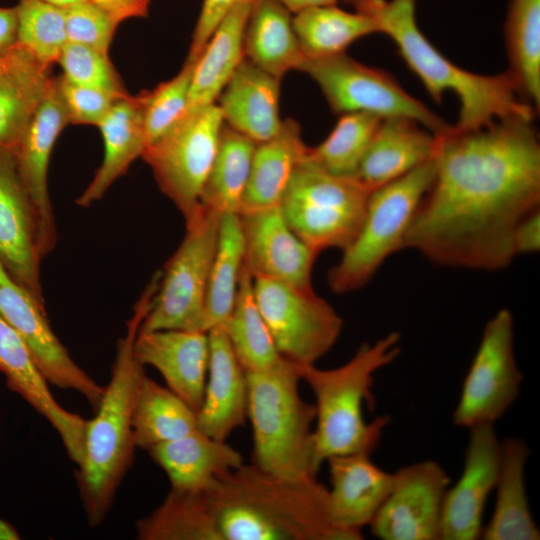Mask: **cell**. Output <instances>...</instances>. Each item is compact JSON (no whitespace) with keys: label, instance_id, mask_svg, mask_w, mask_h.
<instances>
[{"label":"cell","instance_id":"obj_14","mask_svg":"<svg viewBox=\"0 0 540 540\" xmlns=\"http://www.w3.org/2000/svg\"><path fill=\"white\" fill-rule=\"evenodd\" d=\"M0 315L15 329L49 384L80 393L95 412L104 386L70 356L53 332L41 305L0 264Z\"/></svg>","mask_w":540,"mask_h":540},{"label":"cell","instance_id":"obj_42","mask_svg":"<svg viewBox=\"0 0 540 540\" xmlns=\"http://www.w3.org/2000/svg\"><path fill=\"white\" fill-rule=\"evenodd\" d=\"M57 63L68 81L117 94H127L109 55L92 47L67 41Z\"/></svg>","mask_w":540,"mask_h":540},{"label":"cell","instance_id":"obj_44","mask_svg":"<svg viewBox=\"0 0 540 540\" xmlns=\"http://www.w3.org/2000/svg\"><path fill=\"white\" fill-rule=\"evenodd\" d=\"M59 88L66 106L69 123L95 125L102 121L113 105L127 94L78 85L58 76Z\"/></svg>","mask_w":540,"mask_h":540},{"label":"cell","instance_id":"obj_49","mask_svg":"<svg viewBox=\"0 0 540 540\" xmlns=\"http://www.w3.org/2000/svg\"><path fill=\"white\" fill-rule=\"evenodd\" d=\"M290 13L296 14L301 11L326 5L337 4V0H277Z\"/></svg>","mask_w":540,"mask_h":540},{"label":"cell","instance_id":"obj_5","mask_svg":"<svg viewBox=\"0 0 540 540\" xmlns=\"http://www.w3.org/2000/svg\"><path fill=\"white\" fill-rule=\"evenodd\" d=\"M400 339L398 332H390L374 343H362L346 363L336 368H301V378L315 397L314 462L318 470L330 457L371 455L377 449L390 418L378 416L368 423L363 405L374 403V375L399 356Z\"/></svg>","mask_w":540,"mask_h":540},{"label":"cell","instance_id":"obj_32","mask_svg":"<svg viewBox=\"0 0 540 540\" xmlns=\"http://www.w3.org/2000/svg\"><path fill=\"white\" fill-rule=\"evenodd\" d=\"M252 1L234 6L209 38L194 66L187 110L214 104L244 59V32Z\"/></svg>","mask_w":540,"mask_h":540},{"label":"cell","instance_id":"obj_41","mask_svg":"<svg viewBox=\"0 0 540 540\" xmlns=\"http://www.w3.org/2000/svg\"><path fill=\"white\" fill-rule=\"evenodd\" d=\"M195 63L186 60L174 77L152 90L139 93L148 145L167 132L186 112Z\"/></svg>","mask_w":540,"mask_h":540},{"label":"cell","instance_id":"obj_3","mask_svg":"<svg viewBox=\"0 0 540 540\" xmlns=\"http://www.w3.org/2000/svg\"><path fill=\"white\" fill-rule=\"evenodd\" d=\"M161 270L154 273L136 302L118 340L111 378L104 387L95 416L87 420L84 457L78 467L77 483L91 526L102 523L116 491L133 464L136 448L132 414L144 366L134 353V342L143 319L152 306Z\"/></svg>","mask_w":540,"mask_h":540},{"label":"cell","instance_id":"obj_24","mask_svg":"<svg viewBox=\"0 0 540 540\" xmlns=\"http://www.w3.org/2000/svg\"><path fill=\"white\" fill-rule=\"evenodd\" d=\"M280 86L281 79L244 57L215 102L224 124L256 144L272 138L282 123Z\"/></svg>","mask_w":540,"mask_h":540},{"label":"cell","instance_id":"obj_19","mask_svg":"<svg viewBox=\"0 0 540 540\" xmlns=\"http://www.w3.org/2000/svg\"><path fill=\"white\" fill-rule=\"evenodd\" d=\"M34 210L14 153L0 150V264L41 305L45 299Z\"/></svg>","mask_w":540,"mask_h":540},{"label":"cell","instance_id":"obj_35","mask_svg":"<svg viewBox=\"0 0 540 540\" xmlns=\"http://www.w3.org/2000/svg\"><path fill=\"white\" fill-rule=\"evenodd\" d=\"M256 143L223 125L218 148L200 195L203 208L238 213Z\"/></svg>","mask_w":540,"mask_h":540},{"label":"cell","instance_id":"obj_13","mask_svg":"<svg viewBox=\"0 0 540 540\" xmlns=\"http://www.w3.org/2000/svg\"><path fill=\"white\" fill-rule=\"evenodd\" d=\"M523 374L514 352V318L500 309L485 325L453 413L456 426L494 424L516 401Z\"/></svg>","mask_w":540,"mask_h":540},{"label":"cell","instance_id":"obj_7","mask_svg":"<svg viewBox=\"0 0 540 540\" xmlns=\"http://www.w3.org/2000/svg\"><path fill=\"white\" fill-rule=\"evenodd\" d=\"M435 172L433 157L409 173L371 191L362 225L342 250L337 264L327 272L336 294L364 287L381 265L404 249V240L415 211Z\"/></svg>","mask_w":540,"mask_h":540},{"label":"cell","instance_id":"obj_48","mask_svg":"<svg viewBox=\"0 0 540 540\" xmlns=\"http://www.w3.org/2000/svg\"><path fill=\"white\" fill-rule=\"evenodd\" d=\"M18 17L14 7H0V55L17 44Z\"/></svg>","mask_w":540,"mask_h":540},{"label":"cell","instance_id":"obj_8","mask_svg":"<svg viewBox=\"0 0 540 540\" xmlns=\"http://www.w3.org/2000/svg\"><path fill=\"white\" fill-rule=\"evenodd\" d=\"M370 193L355 177L327 173L304 154L279 207L295 234L319 255L331 248L342 251L353 241Z\"/></svg>","mask_w":540,"mask_h":540},{"label":"cell","instance_id":"obj_10","mask_svg":"<svg viewBox=\"0 0 540 540\" xmlns=\"http://www.w3.org/2000/svg\"><path fill=\"white\" fill-rule=\"evenodd\" d=\"M224 122L216 103L188 109L142 158L161 191L185 223L201 210L200 195L214 160Z\"/></svg>","mask_w":540,"mask_h":540},{"label":"cell","instance_id":"obj_38","mask_svg":"<svg viewBox=\"0 0 540 540\" xmlns=\"http://www.w3.org/2000/svg\"><path fill=\"white\" fill-rule=\"evenodd\" d=\"M504 35L510 68L525 100L540 107V0H512Z\"/></svg>","mask_w":540,"mask_h":540},{"label":"cell","instance_id":"obj_17","mask_svg":"<svg viewBox=\"0 0 540 540\" xmlns=\"http://www.w3.org/2000/svg\"><path fill=\"white\" fill-rule=\"evenodd\" d=\"M469 430L461 476L444 497L439 540L480 538L486 500L497 482L501 441L494 424Z\"/></svg>","mask_w":540,"mask_h":540},{"label":"cell","instance_id":"obj_22","mask_svg":"<svg viewBox=\"0 0 540 540\" xmlns=\"http://www.w3.org/2000/svg\"><path fill=\"white\" fill-rule=\"evenodd\" d=\"M326 461L331 483L327 493L329 520L336 528L363 538L361 529L370 525L389 495L394 473L380 469L366 453L338 455Z\"/></svg>","mask_w":540,"mask_h":540},{"label":"cell","instance_id":"obj_34","mask_svg":"<svg viewBox=\"0 0 540 540\" xmlns=\"http://www.w3.org/2000/svg\"><path fill=\"white\" fill-rule=\"evenodd\" d=\"M293 28L306 58H323L345 53L355 41L378 33L368 16L349 12L337 4L310 8L293 16Z\"/></svg>","mask_w":540,"mask_h":540},{"label":"cell","instance_id":"obj_39","mask_svg":"<svg viewBox=\"0 0 540 540\" xmlns=\"http://www.w3.org/2000/svg\"><path fill=\"white\" fill-rule=\"evenodd\" d=\"M381 121L369 113L342 114L326 139L315 147H307L305 158L327 173L355 177Z\"/></svg>","mask_w":540,"mask_h":540},{"label":"cell","instance_id":"obj_9","mask_svg":"<svg viewBox=\"0 0 540 540\" xmlns=\"http://www.w3.org/2000/svg\"><path fill=\"white\" fill-rule=\"evenodd\" d=\"M220 216L202 207L185 223V236L161 270L141 332L167 329L207 332L205 301Z\"/></svg>","mask_w":540,"mask_h":540},{"label":"cell","instance_id":"obj_33","mask_svg":"<svg viewBox=\"0 0 540 540\" xmlns=\"http://www.w3.org/2000/svg\"><path fill=\"white\" fill-rule=\"evenodd\" d=\"M132 429L136 447L147 451L198 429L197 414L168 387L144 375L135 396Z\"/></svg>","mask_w":540,"mask_h":540},{"label":"cell","instance_id":"obj_45","mask_svg":"<svg viewBox=\"0 0 540 540\" xmlns=\"http://www.w3.org/2000/svg\"><path fill=\"white\" fill-rule=\"evenodd\" d=\"M243 1L247 0H203L186 60L197 61L219 23Z\"/></svg>","mask_w":540,"mask_h":540},{"label":"cell","instance_id":"obj_11","mask_svg":"<svg viewBox=\"0 0 540 540\" xmlns=\"http://www.w3.org/2000/svg\"><path fill=\"white\" fill-rule=\"evenodd\" d=\"M299 71L317 84L336 114L362 112L381 119L405 117L434 134L450 126L386 71L364 65L346 53L306 58Z\"/></svg>","mask_w":540,"mask_h":540},{"label":"cell","instance_id":"obj_20","mask_svg":"<svg viewBox=\"0 0 540 540\" xmlns=\"http://www.w3.org/2000/svg\"><path fill=\"white\" fill-rule=\"evenodd\" d=\"M0 372L7 386L43 416L58 433L69 458L79 467L84 457L87 420L63 408L15 329L0 315Z\"/></svg>","mask_w":540,"mask_h":540},{"label":"cell","instance_id":"obj_23","mask_svg":"<svg viewBox=\"0 0 540 540\" xmlns=\"http://www.w3.org/2000/svg\"><path fill=\"white\" fill-rule=\"evenodd\" d=\"M207 333L208 371L203 402L197 412V428L211 438L226 441L248 419L247 376L225 327L216 326Z\"/></svg>","mask_w":540,"mask_h":540},{"label":"cell","instance_id":"obj_47","mask_svg":"<svg viewBox=\"0 0 540 540\" xmlns=\"http://www.w3.org/2000/svg\"><path fill=\"white\" fill-rule=\"evenodd\" d=\"M112 14L120 23L149 14L150 0H90Z\"/></svg>","mask_w":540,"mask_h":540},{"label":"cell","instance_id":"obj_15","mask_svg":"<svg viewBox=\"0 0 540 540\" xmlns=\"http://www.w3.org/2000/svg\"><path fill=\"white\" fill-rule=\"evenodd\" d=\"M450 477L436 461L403 466L370 523L382 540H439L443 502Z\"/></svg>","mask_w":540,"mask_h":540},{"label":"cell","instance_id":"obj_27","mask_svg":"<svg viewBox=\"0 0 540 540\" xmlns=\"http://www.w3.org/2000/svg\"><path fill=\"white\" fill-rule=\"evenodd\" d=\"M104 142L103 161L85 190L77 198L81 207L100 200L111 185L142 157L148 146L140 95L118 100L97 126Z\"/></svg>","mask_w":540,"mask_h":540},{"label":"cell","instance_id":"obj_40","mask_svg":"<svg viewBox=\"0 0 540 540\" xmlns=\"http://www.w3.org/2000/svg\"><path fill=\"white\" fill-rule=\"evenodd\" d=\"M17 43L43 63H57L67 43L64 8L46 0H19Z\"/></svg>","mask_w":540,"mask_h":540},{"label":"cell","instance_id":"obj_1","mask_svg":"<svg viewBox=\"0 0 540 540\" xmlns=\"http://www.w3.org/2000/svg\"><path fill=\"white\" fill-rule=\"evenodd\" d=\"M433 180L404 240L431 262L497 271L516 254L518 223L540 209V141L532 118L436 133Z\"/></svg>","mask_w":540,"mask_h":540},{"label":"cell","instance_id":"obj_2","mask_svg":"<svg viewBox=\"0 0 540 540\" xmlns=\"http://www.w3.org/2000/svg\"><path fill=\"white\" fill-rule=\"evenodd\" d=\"M328 488L317 478L288 480L242 464L197 490L170 489L136 523L142 540H360L336 528Z\"/></svg>","mask_w":540,"mask_h":540},{"label":"cell","instance_id":"obj_4","mask_svg":"<svg viewBox=\"0 0 540 540\" xmlns=\"http://www.w3.org/2000/svg\"><path fill=\"white\" fill-rule=\"evenodd\" d=\"M371 18L395 43L400 57L421 80L427 93L441 103L446 92L459 102L456 128H474L498 119L532 118L536 111L508 72L481 75L446 58L422 33L416 21V0H345Z\"/></svg>","mask_w":540,"mask_h":540},{"label":"cell","instance_id":"obj_18","mask_svg":"<svg viewBox=\"0 0 540 540\" xmlns=\"http://www.w3.org/2000/svg\"><path fill=\"white\" fill-rule=\"evenodd\" d=\"M244 239V263L252 276L312 289L318 254L291 229L278 206L238 213Z\"/></svg>","mask_w":540,"mask_h":540},{"label":"cell","instance_id":"obj_25","mask_svg":"<svg viewBox=\"0 0 540 540\" xmlns=\"http://www.w3.org/2000/svg\"><path fill=\"white\" fill-rule=\"evenodd\" d=\"M435 143V134L415 120L382 119L355 178L372 191L430 160Z\"/></svg>","mask_w":540,"mask_h":540},{"label":"cell","instance_id":"obj_36","mask_svg":"<svg viewBox=\"0 0 540 540\" xmlns=\"http://www.w3.org/2000/svg\"><path fill=\"white\" fill-rule=\"evenodd\" d=\"M224 327L245 372L270 369L283 358L258 308L253 291V276L245 263L234 307Z\"/></svg>","mask_w":540,"mask_h":540},{"label":"cell","instance_id":"obj_6","mask_svg":"<svg viewBox=\"0 0 540 540\" xmlns=\"http://www.w3.org/2000/svg\"><path fill=\"white\" fill-rule=\"evenodd\" d=\"M301 366L282 358L264 371L246 372L251 463L279 478H317L314 462V404L299 393Z\"/></svg>","mask_w":540,"mask_h":540},{"label":"cell","instance_id":"obj_16","mask_svg":"<svg viewBox=\"0 0 540 540\" xmlns=\"http://www.w3.org/2000/svg\"><path fill=\"white\" fill-rule=\"evenodd\" d=\"M69 124L58 76H53L14 151L20 179L34 210L38 249L42 259L54 249L57 242L55 219L48 192V166L54 144L62 130Z\"/></svg>","mask_w":540,"mask_h":540},{"label":"cell","instance_id":"obj_37","mask_svg":"<svg viewBox=\"0 0 540 540\" xmlns=\"http://www.w3.org/2000/svg\"><path fill=\"white\" fill-rule=\"evenodd\" d=\"M244 258L240 217L238 213H222L206 293L207 331L227 323L234 307Z\"/></svg>","mask_w":540,"mask_h":540},{"label":"cell","instance_id":"obj_30","mask_svg":"<svg viewBox=\"0 0 540 540\" xmlns=\"http://www.w3.org/2000/svg\"><path fill=\"white\" fill-rule=\"evenodd\" d=\"M530 455L527 443L517 437L501 441L493 514L481 537L485 540H539L526 495L524 471Z\"/></svg>","mask_w":540,"mask_h":540},{"label":"cell","instance_id":"obj_29","mask_svg":"<svg viewBox=\"0 0 540 540\" xmlns=\"http://www.w3.org/2000/svg\"><path fill=\"white\" fill-rule=\"evenodd\" d=\"M307 145L300 124L282 120L272 138L257 143L238 213L278 206Z\"/></svg>","mask_w":540,"mask_h":540},{"label":"cell","instance_id":"obj_28","mask_svg":"<svg viewBox=\"0 0 540 540\" xmlns=\"http://www.w3.org/2000/svg\"><path fill=\"white\" fill-rule=\"evenodd\" d=\"M147 452L166 473L171 489L178 491L201 489L216 476L244 463L242 454L233 446L198 429Z\"/></svg>","mask_w":540,"mask_h":540},{"label":"cell","instance_id":"obj_12","mask_svg":"<svg viewBox=\"0 0 540 540\" xmlns=\"http://www.w3.org/2000/svg\"><path fill=\"white\" fill-rule=\"evenodd\" d=\"M261 315L280 355L301 367L315 365L336 344L343 319L314 289L253 276Z\"/></svg>","mask_w":540,"mask_h":540},{"label":"cell","instance_id":"obj_31","mask_svg":"<svg viewBox=\"0 0 540 540\" xmlns=\"http://www.w3.org/2000/svg\"><path fill=\"white\" fill-rule=\"evenodd\" d=\"M291 14L277 0H253L244 32V57L279 79L306 59Z\"/></svg>","mask_w":540,"mask_h":540},{"label":"cell","instance_id":"obj_26","mask_svg":"<svg viewBox=\"0 0 540 540\" xmlns=\"http://www.w3.org/2000/svg\"><path fill=\"white\" fill-rule=\"evenodd\" d=\"M50 69L18 43L0 55V150L14 153L53 77Z\"/></svg>","mask_w":540,"mask_h":540},{"label":"cell","instance_id":"obj_43","mask_svg":"<svg viewBox=\"0 0 540 540\" xmlns=\"http://www.w3.org/2000/svg\"><path fill=\"white\" fill-rule=\"evenodd\" d=\"M63 8L67 40L108 54L120 22L90 0H81Z\"/></svg>","mask_w":540,"mask_h":540},{"label":"cell","instance_id":"obj_46","mask_svg":"<svg viewBox=\"0 0 540 540\" xmlns=\"http://www.w3.org/2000/svg\"><path fill=\"white\" fill-rule=\"evenodd\" d=\"M513 249L518 254H533L540 249V209L523 218L513 233Z\"/></svg>","mask_w":540,"mask_h":540},{"label":"cell","instance_id":"obj_21","mask_svg":"<svg viewBox=\"0 0 540 540\" xmlns=\"http://www.w3.org/2000/svg\"><path fill=\"white\" fill-rule=\"evenodd\" d=\"M134 353L143 366L155 368L167 387L197 414L203 402L208 371L207 332L139 330L134 342Z\"/></svg>","mask_w":540,"mask_h":540}]
</instances>
